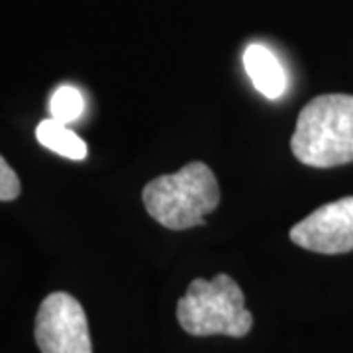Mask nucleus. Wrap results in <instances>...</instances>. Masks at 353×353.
Here are the masks:
<instances>
[{"label":"nucleus","mask_w":353,"mask_h":353,"mask_svg":"<svg viewBox=\"0 0 353 353\" xmlns=\"http://www.w3.org/2000/svg\"><path fill=\"white\" fill-rule=\"evenodd\" d=\"M294 157L310 167L353 161V97L322 94L304 106L290 139Z\"/></svg>","instance_id":"1"},{"label":"nucleus","mask_w":353,"mask_h":353,"mask_svg":"<svg viewBox=\"0 0 353 353\" xmlns=\"http://www.w3.org/2000/svg\"><path fill=\"white\" fill-rule=\"evenodd\" d=\"M145 210L169 230L201 226L220 204V187L208 165L192 161L171 175L155 176L141 192Z\"/></svg>","instance_id":"2"},{"label":"nucleus","mask_w":353,"mask_h":353,"mask_svg":"<svg viewBox=\"0 0 353 353\" xmlns=\"http://www.w3.org/2000/svg\"><path fill=\"white\" fill-rule=\"evenodd\" d=\"M181 328L190 336L243 338L253 326L240 285L224 273L212 281L194 279L187 294L176 303Z\"/></svg>","instance_id":"3"},{"label":"nucleus","mask_w":353,"mask_h":353,"mask_svg":"<svg viewBox=\"0 0 353 353\" xmlns=\"http://www.w3.org/2000/svg\"><path fill=\"white\" fill-rule=\"evenodd\" d=\"M36 341L41 353H92L87 314L75 296L51 292L36 316Z\"/></svg>","instance_id":"4"},{"label":"nucleus","mask_w":353,"mask_h":353,"mask_svg":"<svg viewBox=\"0 0 353 353\" xmlns=\"http://www.w3.org/2000/svg\"><path fill=\"white\" fill-rule=\"evenodd\" d=\"M292 243L308 252L336 255L353 250V196L316 208L290 230Z\"/></svg>","instance_id":"5"},{"label":"nucleus","mask_w":353,"mask_h":353,"mask_svg":"<svg viewBox=\"0 0 353 353\" xmlns=\"http://www.w3.org/2000/svg\"><path fill=\"white\" fill-rule=\"evenodd\" d=\"M243 65L252 79L253 87L257 88L265 99L275 101L285 94L287 73L273 51H269L259 43H252L243 53Z\"/></svg>","instance_id":"6"},{"label":"nucleus","mask_w":353,"mask_h":353,"mask_svg":"<svg viewBox=\"0 0 353 353\" xmlns=\"http://www.w3.org/2000/svg\"><path fill=\"white\" fill-rule=\"evenodd\" d=\"M36 138L43 148H48L61 157L73 159V161H81L87 157V143L67 124L55 120V118H48V120L39 122Z\"/></svg>","instance_id":"7"},{"label":"nucleus","mask_w":353,"mask_h":353,"mask_svg":"<svg viewBox=\"0 0 353 353\" xmlns=\"http://www.w3.org/2000/svg\"><path fill=\"white\" fill-rule=\"evenodd\" d=\"M85 110V99L81 94V90L71 85H61L55 88V92L51 94L50 112L51 118L71 124L81 118V114Z\"/></svg>","instance_id":"8"},{"label":"nucleus","mask_w":353,"mask_h":353,"mask_svg":"<svg viewBox=\"0 0 353 353\" xmlns=\"http://www.w3.org/2000/svg\"><path fill=\"white\" fill-rule=\"evenodd\" d=\"M20 196V179L0 155V201H14Z\"/></svg>","instance_id":"9"}]
</instances>
